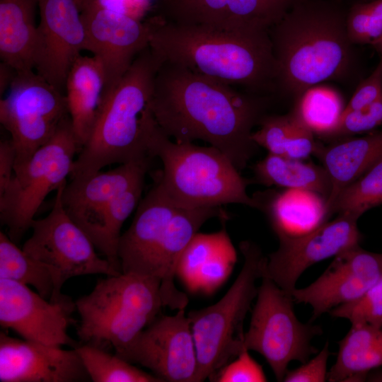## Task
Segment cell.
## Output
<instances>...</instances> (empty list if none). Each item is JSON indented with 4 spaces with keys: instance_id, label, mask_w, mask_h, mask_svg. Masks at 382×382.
Returning a JSON list of instances; mask_svg holds the SVG:
<instances>
[{
    "instance_id": "cell-1",
    "label": "cell",
    "mask_w": 382,
    "mask_h": 382,
    "mask_svg": "<svg viewBox=\"0 0 382 382\" xmlns=\"http://www.w3.org/2000/svg\"><path fill=\"white\" fill-rule=\"evenodd\" d=\"M266 99L162 62L152 108L158 125L173 141H204L240 171L258 146L252 134L265 115Z\"/></svg>"
},
{
    "instance_id": "cell-2",
    "label": "cell",
    "mask_w": 382,
    "mask_h": 382,
    "mask_svg": "<svg viewBox=\"0 0 382 382\" xmlns=\"http://www.w3.org/2000/svg\"><path fill=\"white\" fill-rule=\"evenodd\" d=\"M149 47L163 62L253 93L275 91L270 30H226L154 16Z\"/></svg>"
},
{
    "instance_id": "cell-3",
    "label": "cell",
    "mask_w": 382,
    "mask_h": 382,
    "mask_svg": "<svg viewBox=\"0 0 382 382\" xmlns=\"http://www.w3.org/2000/svg\"><path fill=\"white\" fill-rule=\"evenodd\" d=\"M347 13L325 0H300L270 29L275 91L298 98L322 82L345 76L354 62Z\"/></svg>"
},
{
    "instance_id": "cell-4",
    "label": "cell",
    "mask_w": 382,
    "mask_h": 382,
    "mask_svg": "<svg viewBox=\"0 0 382 382\" xmlns=\"http://www.w3.org/2000/svg\"><path fill=\"white\" fill-rule=\"evenodd\" d=\"M161 64L149 46L125 75L104 91L91 132L74 162L71 179L90 177L109 165L152 158L149 144L158 127L152 100Z\"/></svg>"
},
{
    "instance_id": "cell-5",
    "label": "cell",
    "mask_w": 382,
    "mask_h": 382,
    "mask_svg": "<svg viewBox=\"0 0 382 382\" xmlns=\"http://www.w3.org/2000/svg\"><path fill=\"white\" fill-rule=\"evenodd\" d=\"M75 305L80 342L113 348L121 358L164 307L159 279L122 272L98 280Z\"/></svg>"
},
{
    "instance_id": "cell-6",
    "label": "cell",
    "mask_w": 382,
    "mask_h": 382,
    "mask_svg": "<svg viewBox=\"0 0 382 382\" xmlns=\"http://www.w3.org/2000/svg\"><path fill=\"white\" fill-rule=\"evenodd\" d=\"M149 154L163 163L158 181L178 206L205 208L240 204L258 208L255 199L247 193L248 180L218 149L173 141L158 126L151 139Z\"/></svg>"
},
{
    "instance_id": "cell-7",
    "label": "cell",
    "mask_w": 382,
    "mask_h": 382,
    "mask_svg": "<svg viewBox=\"0 0 382 382\" xmlns=\"http://www.w3.org/2000/svg\"><path fill=\"white\" fill-rule=\"evenodd\" d=\"M243 267L225 295L216 303L187 313L197 361V382L211 379L236 357L243 348V323L256 298L267 261L259 246L250 241L239 244Z\"/></svg>"
},
{
    "instance_id": "cell-8",
    "label": "cell",
    "mask_w": 382,
    "mask_h": 382,
    "mask_svg": "<svg viewBox=\"0 0 382 382\" xmlns=\"http://www.w3.org/2000/svg\"><path fill=\"white\" fill-rule=\"evenodd\" d=\"M80 150L69 115L50 141L27 163L14 169L8 185L0 194V219L15 243L31 228L47 195L66 183L74 156Z\"/></svg>"
},
{
    "instance_id": "cell-9",
    "label": "cell",
    "mask_w": 382,
    "mask_h": 382,
    "mask_svg": "<svg viewBox=\"0 0 382 382\" xmlns=\"http://www.w3.org/2000/svg\"><path fill=\"white\" fill-rule=\"evenodd\" d=\"M294 302L292 296L263 272L243 348L260 354L277 381H283L291 361L303 364L317 353L311 342L323 332L320 326L297 318Z\"/></svg>"
},
{
    "instance_id": "cell-10",
    "label": "cell",
    "mask_w": 382,
    "mask_h": 382,
    "mask_svg": "<svg viewBox=\"0 0 382 382\" xmlns=\"http://www.w3.org/2000/svg\"><path fill=\"white\" fill-rule=\"evenodd\" d=\"M66 183L56 190L54 204L48 215L33 220L30 228L32 235L22 248L51 272L54 292L50 301H57L64 296L61 292L62 287L70 278L87 274L112 276L122 273L105 258L99 257L90 238L65 211L62 193Z\"/></svg>"
},
{
    "instance_id": "cell-11",
    "label": "cell",
    "mask_w": 382,
    "mask_h": 382,
    "mask_svg": "<svg viewBox=\"0 0 382 382\" xmlns=\"http://www.w3.org/2000/svg\"><path fill=\"white\" fill-rule=\"evenodd\" d=\"M69 115L62 91L35 70L17 73L0 100V122L10 133L15 149L14 169L50 141Z\"/></svg>"
},
{
    "instance_id": "cell-12",
    "label": "cell",
    "mask_w": 382,
    "mask_h": 382,
    "mask_svg": "<svg viewBox=\"0 0 382 382\" xmlns=\"http://www.w3.org/2000/svg\"><path fill=\"white\" fill-rule=\"evenodd\" d=\"M359 218L340 213L307 233L278 237L279 247L267 257L265 274L292 296L297 280L307 268L359 245Z\"/></svg>"
},
{
    "instance_id": "cell-13",
    "label": "cell",
    "mask_w": 382,
    "mask_h": 382,
    "mask_svg": "<svg viewBox=\"0 0 382 382\" xmlns=\"http://www.w3.org/2000/svg\"><path fill=\"white\" fill-rule=\"evenodd\" d=\"M75 301L66 295L57 301L43 298L28 286L0 279V325L23 339L48 345L77 343L67 330L74 323Z\"/></svg>"
},
{
    "instance_id": "cell-14",
    "label": "cell",
    "mask_w": 382,
    "mask_h": 382,
    "mask_svg": "<svg viewBox=\"0 0 382 382\" xmlns=\"http://www.w3.org/2000/svg\"><path fill=\"white\" fill-rule=\"evenodd\" d=\"M122 358L148 368L163 381L197 382L196 347L185 309L155 319Z\"/></svg>"
},
{
    "instance_id": "cell-15",
    "label": "cell",
    "mask_w": 382,
    "mask_h": 382,
    "mask_svg": "<svg viewBox=\"0 0 382 382\" xmlns=\"http://www.w3.org/2000/svg\"><path fill=\"white\" fill-rule=\"evenodd\" d=\"M40 22L34 70L63 91L68 73L86 48V30L77 0H37Z\"/></svg>"
},
{
    "instance_id": "cell-16",
    "label": "cell",
    "mask_w": 382,
    "mask_h": 382,
    "mask_svg": "<svg viewBox=\"0 0 382 382\" xmlns=\"http://www.w3.org/2000/svg\"><path fill=\"white\" fill-rule=\"evenodd\" d=\"M86 48L101 63L105 88L114 86L149 46L151 27L132 16L91 3L81 11Z\"/></svg>"
},
{
    "instance_id": "cell-17",
    "label": "cell",
    "mask_w": 382,
    "mask_h": 382,
    "mask_svg": "<svg viewBox=\"0 0 382 382\" xmlns=\"http://www.w3.org/2000/svg\"><path fill=\"white\" fill-rule=\"evenodd\" d=\"M382 279V253L350 248L334 257L328 268L308 286L295 289L294 302L313 308L310 322L332 308L352 301Z\"/></svg>"
},
{
    "instance_id": "cell-18",
    "label": "cell",
    "mask_w": 382,
    "mask_h": 382,
    "mask_svg": "<svg viewBox=\"0 0 382 382\" xmlns=\"http://www.w3.org/2000/svg\"><path fill=\"white\" fill-rule=\"evenodd\" d=\"M300 0H164L157 13L163 19L226 30H270Z\"/></svg>"
},
{
    "instance_id": "cell-19",
    "label": "cell",
    "mask_w": 382,
    "mask_h": 382,
    "mask_svg": "<svg viewBox=\"0 0 382 382\" xmlns=\"http://www.w3.org/2000/svg\"><path fill=\"white\" fill-rule=\"evenodd\" d=\"M90 376L74 349L0 332L1 382H83Z\"/></svg>"
},
{
    "instance_id": "cell-20",
    "label": "cell",
    "mask_w": 382,
    "mask_h": 382,
    "mask_svg": "<svg viewBox=\"0 0 382 382\" xmlns=\"http://www.w3.org/2000/svg\"><path fill=\"white\" fill-rule=\"evenodd\" d=\"M179 207L157 181L139 202L131 225L121 235L118 256L122 273L158 278V255Z\"/></svg>"
},
{
    "instance_id": "cell-21",
    "label": "cell",
    "mask_w": 382,
    "mask_h": 382,
    "mask_svg": "<svg viewBox=\"0 0 382 382\" xmlns=\"http://www.w3.org/2000/svg\"><path fill=\"white\" fill-rule=\"evenodd\" d=\"M151 159L120 164L83 179H71L62 193L63 207L91 239L99 229L110 204L134 184L144 180Z\"/></svg>"
},
{
    "instance_id": "cell-22",
    "label": "cell",
    "mask_w": 382,
    "mask_h": 382,
    "mask_svg": "<svg viewBox=\"0 0 382 382\" xmlns=\"http://www.w3.org/2000/svg\"><path fill=\"white\" fill-rule=\"evenodd\" d=\"M221 221L229 219L221 207L189 208L179 207L170 219L157 258V277L161 280V293L164 307L185 309L188 303L186 294L178 290L174 278L180 257L185 248L209 219Z\"/></svg>"
},
{
    "instance_id": "cell-23",
    "label": "cell",
    "mask_w": 382,
    "mask_h": 382,
    "mask_svg": "<svg viewBox=\"0 0 382 382\" xmlns=\"http://www.w3.org/2000/svg\"><path fill=\"white\" fill-rule=\"evenodd\" d=\"M105 88V76L94 56L77 58L65 83L66 100L74 132L81 149L94 125Z\"/></svg>"
},
{
    "instance_id": "cell-24",
    "label": "cell",
    "mask_w": 382,
    "mask_h": 382,
    "mask_svg": "<svg viewBox=\"0 0 382 382\" xmlns=\"http://www.w3.org/2000/svg\"><path fill=\"white\" fill-rule=\"evenodd\" d=\"M267 199L253 197L267 214L277 237L307 233L326 221L329 212L327 199L305 189H286Z\"/></svg>"
},
{
    "instance_id": "cell-25",
    "label": "cell",
    "mask_w": 382,
    "mask_h": 382,
    "mask_svg": "<svg viewBox=\"0 0 382 382\" xmlns=\"http://www.w3.org/2000/svg\"><path fill=\"white\" fill-rule=\"evenodd\" d=\"M37 0H0V57L18 72L34 70Z\"/></svg>"
},
{
    "instance_id": "cell-26",
    "label": "cell",
    "mask_w": 382,
    "mask_h": 382,
    "mask_svg": "<svg viewBox=\"0 0 382 382\" xmlns=\"http://www.w3.org/2000/svg\"><path fill=\"white\" fill-rule=\"evenodd\" d=\"M316 153L330 178L332 190L328 209L338 193L382 158V131L340 141Z\"/></svg>"
},
{
    "instance_id": "cell-27",
    "label": "cell",
    "mask_w": 382,
    "mask_h": 382,
    "mask_svg": "<svg viewBox=\"0 0 382 382\" xmlns=\"http://www.w3.org/2000/svg\"><path fill=\"white\" fill-rule=\"evenodd\" d=\"M382 366V328L352 325L339 342L335 364L328 372L330 382L363 381L369 371Z\"/></svg>"
},
{
    "instance_id": "cell-28",
    "label": "cell",
    "mask_w": 382,
    "mask_h": 382,
    "mask_svg": "<svg viewBox=\"0 0 382 382\" xmlns=\"http://www.w3.org/2000/svg\"><path fill=\"white\" fill-rule=\"evenodd\" d=\"M252 139L269 153L303 160L319 146L313 132L293 110L284 115H264Z\"/></svg>"
},
{
    "instance_id": "cell-29",
    "label": "cell",
    "mask_w": 382,
    "mask_h": 382,
    "mask_svg": "<svg viewBox=\"0 0 382 382\" xmlns=\"http://www.w3.org/2000/svg\"><path fill=\"white\" fill-rule=\"evenodd\" d=\"M253 172L257 182L262 185L309 190L320 194L327 200L332 190L330 178L323 166L301 159L269 153L255 165Z\"/></svg>"
},
{
    "instance_id": "cell-30",
    "label": "cell",
    "mask_w": 382,
    "mask_h": 382,
    "mask_svg": "<svg viewBox=\"0 0 382 382\" xmlns=\"http://www.w3.org/2000/svg\"><path fill=\"white\" fill-rule=\"evenodd\" d=\"M0 279L33 286L43 298L50 300L54 284L48 268L19 248L4 232H0Z\"/></svg>"
},
{
    "instance_id": "cell-31",
    "label": "cell",
    "mask_w": 382,
    "mask_h": 382,
    "mask_svg": "<svg viewBox=\"0 0 382 382\" xmlns=\"http://www.w3.org/2000/svg\"><path fill=\"white\" fill-rule=\"evenodd\" d=\"M144 183V180H141L134 184L110 204L99 229L91 239L96 249L99 250L119 272H122L118 256L121 228L125 220L141 201Z\"/></svg>"
},
{
    "instance_id": "cell-32",
    "label": "cell",
    "mask_w": 382,
    "mask_h": 382,
    "mask_svg": "<svg viewBox=\"0 0 382 382\" xmlns=\"http://www.w3.org/2000/svg\"><path fill=\"white\" fill-rule=\"evenodd\" d=\"M345 108L342 97L335 90L316 85L297 98L294 110L314 134L329 137Z\"/></svg>"
},
{
    "instance_id": "cell-33",
    "label": "cell",
    "mask_w": 382,
    "mask_h": 382,
    "mask_svg": "<svg viewBox=\"0 0 382 382\" xmlns=\"http://www.w3.org/2000/svg\"><path fill=\"white\" fill-rule=\"evenodd\" d=\"M93 382H163L115 354L90 345L75 347Z\"/></svg>"
},
{
    "instance_id": "cell-34",
    "label": "cell",
    "mask_w": 382,
    "mask_h": 382,
    "mask_svg": "<svg viewBox=\"0 0 382 382\" xmlns=\"http://www.w3.org/2000/svg\"><path fill=\"white\" fill-rule=\"evenodd\" d=\"M382 204V158L344 187L328 207L329 214L348 212L360 217Z\"/></svg>"
},
{
    "instance_id": "cell-35",
    "label": "cell",
    "mask_w": 382,
    "mask_h": 382,
    "mask_svg": "<svg viewBox=\"0 0 382 382\" xmlns=\"http://www.w3.org/2000/svg\"><path fill=\"white\" fill-rule=\"evenodd\" d=\"M231 240L226 228L214 233H197L183 253L176 275L189 290L199 269Z\"/></svg>"
},
{
    "instance_id": "cell-36",
    "label": "cell",
    "mask_w": 382,
    "mask_h": 382,
    "mask_svg": "<svg viewBox=\"0 0 382 382\" xmlns=\"http://www.w3.org/2000/svg\"><path fill=\"white\" fill-rule=\"evenodd\" d=\"M335 318L347 319L351 325L382 328V279L357 299L329 311Z\"/></svg>"
},
{
    "instance_id": "cell-37",
    "label": "cell",
    "mask_w": 382,
    "mask_h": 382,
    "mask_svg": "<svg viewBox=\"0 0 382 382\" xmlns=\"http://www.w3.org/2000/svg\"><path fill=\"white\" fill-rule=\"evenodd\" d=\"M236 261L237 253L230 240L199 269L189 290L213 293L227 280Z\"/></svg>"
},
{
    "instance_id": "cell-38",
    "label": "cell",
    "mask_w": 382,
    "mask_h": 382,
    "mask_svg": "<svg viewBox=\"0 0 382 382\" xmlns=\"http://www.w3.org/2000/svg\"><path fill=\"white\" fill-rule=\"evenodd\" d=\"M347 32L353 45H372L382 37V19L372 13L365 3L355 4L347 13Z\"/></svg>"
},
{
    "instance_id": "cell-39",
    "label": "cell",
    "mask_w": 382,
    "mask_h": 382,
    "mask_svg": "<svg viewBox=\"0 0 382 382\" xmlns=\"http://www.w3.org/2000/svg\"><path fill=\"white\" fill-rule=\"evenodd\" d=\"M382 124V98L358 110L343 111L329 137H345L371 131Z\"/></svg>"
},
{
    "instance_id": "cell-40",
    "label": "cell",
    "mask_w": 382,
    "mask_h": 382,
    "mask_svg": "<svg viewBox=\"0 0 382 382\" xmlns=\"http://www.w3.org/2000/svg\"><path fill=\"white\" fill-rule=\"evenodd\" d=\"M219 382H265L267 378L262 367L243 349L236 359L228 362L211 378Z\"/></svg>"
},
{
    "instance_id": "cell-41",
    "label": "cell",
    "mask_w": 382,
    "mask_h": 382,
    "mask_svg": "<svg viewBox=\"0 0 382 382\" xmlns=\"http://www.w3.org/2000/svg\"><path fill=\"white\" fill-rule=\"evenodd\" d=\"M330 355L328 342L313 359L299 367L288 370L283 381L285 382H324L328 377V360Z\"/></svg>"
},
{
    "instance_id": "cell-42",
    "label": "cell",
    "mask_w": 382,
    "mask_h": 382,
    "mask_svg": "<svg viewBox=\"0 0 382 382\" xmlns=\"http://www.w3.org/2000/svg\"><path fill=\"white\" fill-rule=\"evenodd\" d=\"M382 98V59L372 73L357 86L344 111L367 107Z\"/></svg>"
},
{
    "instance_id": "cell-43",
    "label": "cell",
    "mask_w": 382,
    "mask_h": 382,
    "mask_svg": "<svg viewBox=\"0 0 382 382\" xmlns=\"http://www.w3.org/2000/svg\"><path fill=\"white\" fill-rule=\"evenodd\" d=\"M16 152L11 139L0 142V194L8 185L14 171Z\"/></svg>"
},
{
    "instance_id": "cell-44",
    "label": "cell",
    "mask_w": 382,
    "mask_h": 382,
    "mask_svg": "<svg viewBox=\"0 0 382 382\" xmlns=\"http://www.w3.org/2000/svg\"><path fill=\"white\" fill-rule=\"evenodd\" d=\"M17 72L9 65L1 62L0 64V93L1 96L8 91Z\"/></svg>"
},
{
    "instance_id": "cell-45",
    "label": "cell",
    "mask_w": 382,
    "mask_h": 382,
    "mask_svg": "<svg viewBox=\"0 0 382 382\" xmlns=\"http://www.w3.org/2000/svg\"><path fill=\"white\" fill-rule=\"evenodd\" d=\"M366 380L369 381L382 382V371H377L371 374H369Z\"/></svg>"
},
{
    "instance_id": "cell-46",
    "label": "cell",
    "mask_w": 382,
    "mask_h": 382,
    "mask_svg": "<svg viewBox=\"0 0 382 382\" xmlns=\"http://www.w3.org/2000/svg\"><path fill=\"white\" fill-rule=\"evenodd\" d=\"M371 45L380 54L381 59H382V37L374 42Z\"/></svg>"
},
{
    "instance_id": "cell-47",
    "label": "cell",
    "mask_w": 382,
    "mask_h": 382,
    "mask_svg": "<svg viewBox=\"0 0 382 382\" xmlns=\"http://www.w3.org/2000/svg\"><path fill=\"white\" fill-rule=\"evenodd\" d=\"M93 0H77L78 4L81 11H82L86 6L91 3Z\"/></svg>"
}]
</instances>
